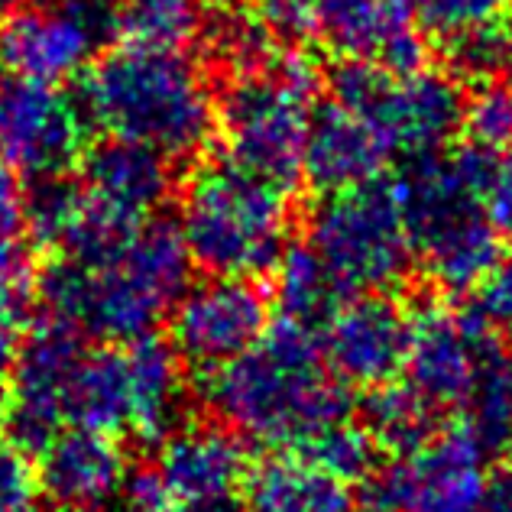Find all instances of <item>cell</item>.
Masks as SVG:
<instances>
[{"instance_id": "6da1fadb", "label": "cell", "mask_w": 512, "mask_h": 512, "mask_svg": "<svg viewBox=\"0 0 512 512\" xmlns=\"http://www.w3.org/2000/svg\"><path fill=\"white\" fill-rule=\"evenodd\" d=\"M192 256L182 231L146 221L91 253H59L39 273L52 318L107 344L150 338L188 289Z\"/></svg>"}, {"instance_id": "7a4b0ae2", "label": "cell", "mask_w": 512, "mask_h": 512, "mask_svg": "<svg viewBox=\"0 0 512 512\" xmlns=\"http://www.w3.org/2000/svg\"><path fill=\"white\" fill-rule=\"evenodd\" d=\"M205 396L227 428L260 444L302 448L344 422L350 402L315 328L282 318L247 354L208 373Z\"/></svg>"}, {"instance_id": "3957f363", "label": "cell", "mask_w": 512, "mask_h": 512, "mask_svg": "<svg viewBox=\"0 0 512 512\" xmlns=\"http://www.w3.org/2000/svg\"><path fill=\"white\" fill-rule=\"evenodd\" d=\"M82 101L94 127L166 159L195 156L218 127L208 78L179 49L127 43L107 52L85 72Z\"/></svg>"}, {"instance_id": "277c9868", "label": "cell", "mask_w": 512, "mask_h": 512, "mask_svg": "<svg viewBox=\"0 0 512 512\" xmlns=\"http://www.w3.org/2000/svg\"><path fill=\"white\" fill-rule=\"evenodd\" d=\"M496 153L467 146L415 159L396 192L415 256L441 289H480L503 263V231L487 211Z\"/></svg>"}, {"instance_id": "5b68a950", "label": "cell", "mask_w": 512, "mask_h": 512, "mask_svg": "<svg viewBox=\"0 0 512 512\" xmlns=\"http://www.w3.org/2000/svg\"><path fill=\"white\" fill-rule=\"evenodd\" d=\"M179 231L192 263L211 276H260L289 250L286 185L214 159L185 182Z\"/></svg>"}, {"instance_id": "8992f818", "label": "cell", "mask_w": 512, "mask_h": 512, "mask_svg": "<svg viewBox=\"0 0 512 512\" xmlns=\"http://www.w3.org/2000/svg\"><path fill=\"white\" fill-rule=\"evenodd\" d=\"M315 85L318 69L302 52H279L263 69L237 75L218 107L224 156L289 188L302 175Z\"/></svg>"}, {"instance_id": "52a82bcc", "label": "cell", "mask_w": 512, "mask_h": 512, "mask_svg": "<svg viewBox=\"0 0 512 512\" xmlns=\"http://www.w3.org/2000/svg\"><path fill=\"white\" fill-rule=\"evenodd\" d=\"M185 399L182 357L172 344L140 338L85 350L69 399V425L107 435L163 441L179 425Z\"/></svg>"}, {"instance_id": "ba28073f", "label": "cell", "mask_w": 512, "mask_h": 512, "mask_svg": "<svg viewBox=\"0 0 512 512\" xmlns=\"http://www.w3.org/2000/svg\"><path fill=\"white\" fill-rule=\"evenodd\" d=\"M334 101L367 124L386 153L422 159L441 153L464 127V94L454 78L412 69L393 72L373 62H347L334 72Z\"/></svg>"}, {"instance_id": "9c48e42d", "label": "cell", "mask_w": 512, "mask_h": 512, "mask_svg": "<svg viewBox=\"0 0 512 512\" xmlns=\"http://www.w3.org/2000/svg\"><path fill=\"white\" fill-rule=\"evenodd\" d=\"M308 247L350 292L399 286L415 250L396 185L373 179L325 195L308 224Z\"/></svg>"}, {"instance_id": "30bf717a", "label": "cell", "mask_w": 512, "mask_h": 512, "mask_svg": "<svg viewBox=\"0 0 512 512\" xmlns=\"http://www.w3.org/2000/svg\"><path fill=\"white\" fill-rule=\"evenodd\" d=\"M487 448L467 425L431 431L373 477L380 512H477L487 487Z\"/></svg>"}, {"instance_id": "8fae6325", "label": "cell", "mask_w": 512, "mask_h": 512, "mask_svg": "<svg viewBox=\"0 0 512 512\" xmlns=\"http://www.w3.org/2000/svg\"><path fill=\"white\" fill-rule=\"evenodd\" d=\"M111 26L117 30L104 0H36L0 23V69L10 78L62 85L88 72Z\"/></svg>"}, {"instance_id": "7c38bea8", "label": "cell", "mask_w": 512, "mask_h": 512, "mask_svg": "<svg viewBox=\"0 0 512 512\" xmlns=\"http://www.w3.org/2000/svg\"><path fill=\"white\" fill-rule=\"evenodd\" d=\"M91 120L59 85L4 75L0 82V159L23 175L59 179L85 163Z\"/></svg>"}, {"instance_id": "4fadbf2b", "label": "cell", "mask_w": 512, "mask_h": 512, "mask_svg": "<svg viewBox=\"0 0 512 512\" xmlns=\"http://www.w3.org/2000/svg\"><path fill=\"white\" fill-rule=\"evenodd\" d=\"M169 318L175 354L211 373L247 354L269 331V299L247 276H211L188 286Z\"/></svg>"}, {"instance_id": "5bb4252c", "label": "cell", "mask_w": 512, "mask_h": 512, "mask_svg": "<svg viewBox=\"0 0 512 512\" xmlns=\"http://www.w3.org/2000/svg\"><path fill=\"white\" fill-rule=\"evenodd\" d=\"M85 344L59 318H46L23 334L10 380V431L20 448L43 451L69 425V399Z\"/></svg>"}, {"instance_id": "9a60e30c", "label": "cell", "mask_w": 512, "mask_h": 512, "mask_svg": "<svg viewBox=\"0 0 512 512\" xmlns=\"http://www.w3.org/2000/svg\"><path fill=\"white\" fill-rule=\"evenodd\" d=\"M321 350L341 383L376 389L406 370L412 315L389 292H357L328 315Z\"/></svg>"}, {"instance_id": "2e32d148", "label": "cell", "mask_w": 512, "mask_h": 512, "mask_svg": "<svg viewBox=\"0 0 512 512\" xmlns=\"http://www.w3.org/2000/svg\"><path fill=\"white\" fill-rule=\"evenodd\" d=\"M500 347L496 328L483 315H464L444 305H428L412 318L409 383L441 409L464 406L483 363Z\"/></svg>"}, {"instance_id": "e0dca14e", "label": "cell", "mask_w": 512, "mask_h": 512, "mask_svg": "<svg viewBox=\"0 0 512 512\" xmlns=\"http://www.w3.org/2000/svg\"><path fill=\"white\" fill-rule=\"evenodd\" d=\"M156 477L179 509L237 500L247 487L250 461L234 428L211 422L175 425L159 441Z\"/></svg>"}, {"instance_id": "ac0fdd59", "label": "cell", "mask_w": 512, "mask_h": 512, "mask_svg": "<svg viewBox=\"0 0 512 512\" xmlns=\"http://www.w3.org/2000/svg\"><path fill=\"white\" fill-rule=\"evenodd\" d=\"M315 30L347 62H373L393 72L422 69L415 0H318Z\"/></svg>"}, {"instance_id": "d6986e66", "label": "cell", "mask_w": 512, "mask_h": 512, "mask_svg": "<svg viewBox=\"0 0 512 512\" xmlns=\"http://www.w3.org/2000/svg\"><path fill=\"white\" fill-rule=\"evenodd\" d=\"M39 483L49 500L65 509H101L124 493L130 480L127 451L117 435L65 425L39 451Z\"/></svg>"}, {"instance_id": "ffe728a7", "label": "cell", "mask_w": 512, "mask_h": 512, "mask_svg": "<svg viewBox=\"0 0 512 512\" xmlns=\"http://www.w3.org/2000/svg\"><path fill=\"white\" fill-rule=\"evenodd\" d=\"M85 192L117 231H137L153 221L172 192L169 159L156 150L111 140L85 156Z\"/></svg>"}, {"instance_id": "44dd1931", "label": "cell", "mask_w": 512, "mask_h": 512, "mask_svg": "<svg viewBox=\"0 0 512 512\" xmlns=\"http://www.w3.org/2000/svg\"><path fill=\"white\" fill-rule=\"evenodd\" d=\"M386 156L389 153L380 137L354 111L331 101L328 107H318L312 117L302 175L321 195H334L344 188L373 182Z\"/></svg>"}, {"instance_id": "7402d4cb", "label": "cell", "mask_w": 512, "mask_h": 512, "mask_svg": "<svg viewBox=\"0 0 512 512\" xmlns=\"http://www.w3.org/2000/svg\"><path fill=\"white\" fill-rule=\"evenodd\" d=\"M244 506L247 512H350L354 496L347 480L305 454H273L250 470Z\"/></svg>"}, {"instance_id": "603a6c76", "label": "cell", "mask_w": 512, "mask_h": 512, "mask_svg": "<svg viewBox=\"0 0 512 512\" xmlns=\"http://www.w3.org/2000/svg\"><path fill=\"white\" fill-rule=\"evenodd\" d=\"M344 286L331 269L321 263L312 247H289L276 263V299L282 318L299 321L308 328H321L328 315L344 302Z\"/></svg>"}, {"instance_id": "cb8c5ba5", "label": "cell", "mask_w": 512, "mask_h": 512, "mask_svg": "<svg viewBox=\"0 0 512 512\" xmlns=\"http://www.w3.org/2000/svg\"><path fill=\"white\" fill-rule=\"evenodd\" d=\"M438 409L415 389L412 383H383L370 389L367 409H363V428L373 441L389 451H409L435 431Z\"/></svg>"}, {"instance_id": "d4e9b609", "label": "cell", "mask_w": 512, "mask_h": 512, "mask_svg": "<svg viewBox=\"0 0 512 512\" xmlns=\"http://www.w3.org/2000/svg\"><path fill=\"white\" fill-rule=\"evenodd\" d=\"M464 409L470 415L467 428L483 441V448H512V354L503 347H496L483 363Z\"/></svg>"}, {"instance_id": "484cf974", "label": "cell", "mask_w": 512, "mask_h": 512, "mask_svg": "<svg viewBox=\"0 0 512 512\" xmlns=\"http://www.w3.org/2000/svg\"><path fill=\"white\" fill-rule=\"evenodd\" d=\"M114 23L127 43L179 49L198 33L201 0H120Z\"/></svg>"}, {"instance_id": "4316f807", "label": "cell", "mask_w": 512, "mask_h": 512, "mask_svg": "<svg viewBox=\"0 0 512 512\" xmlns=\"http://www.w3.org/2000/svg\"><path fill=\"white\" fill-rule=\"evenodd\" d=\"M376 448L373 435L363 425H354L350 419L331 425L325 431H318L312 441H305L299 454H305L308 461H315L318 467H325L328 474L341 480H363L373 474Z\"/></svg>"}, {"instance_id": "83f0119b", "label": "cell", "mask_w": 512, "mask_h": 512, "mask_svg": "<svg viewBox=\"0 0 512 512\" xmlns=\"http://www.w3.org/2000/svg\"><path fill=\"white\" fill-rule=\"evenodd\" d=\"M454 75L467 82L493 85L512 72V23L500 20L483 26L477 33H467L444 46Z\"/></svg>"}, {"instance_id": "f1b7e54d", "label": "cell", "mask_w": 512, "mask_h": 512, "mask_svg": "<svg viewBox=\"0 0 512 512\" xmlns=\"http://www.w3.org/2000/svg\"><path fill=\"white\" fill-rule=\"evenodd\" d=\"M512 0H415L419 26L441 46L506 20Z\"/></svg>"}, {"instance_id": "f546056e", "label": "cell", "mask_w": 512, "mask_h": 512, "mask_svg": "<svg viewBox=\"0 0 512 512\" xmlns=\"http://www.w3.org/2000/svg\"><path fill=\"white\" fill-rule=\"evenodd\" d=\"M470 146L487 153H503L512 146V91L500 82L483 85L464 104V127Z\"/></svg>"}, {"instance_id": "4dcf8cb0", "label": "cell", "mask_w": 512, "mask_h": 512, "mask_svg": "<svg viewBox=\"0 0 512 512\" xmlns=\"http://www.w3.org/2000/svg\"><path fill=\"white\" fill-rule=\"evenodd\" d=\"M39 470L17 448H0V512H39L43 503Z\"/></svg>"}, {"instance_id": "1f68e13d", "label": "cell", "mask_w": 512, "mask_h": 512, "mask_svg": "<svg viewBox=\"0 0 512 512\" xmlns=\"http://www.w3.org/2000/svg\"><path fill=\"white\" fill-rule=\"evenodd\" d=\"M256 17L279 43H299L318 26V0H256Z\"/></svg>"}, {"instance_id": "d6a6232c", "label": "cell", "mask_w": 512, "mask_h": 512, "mask_svg": "<svg viewBox=\"0 0 512 512\" xmlns=\"http://www.w3.org/2000/svg\"><path fill=\"white\" fill-rule=\"evenodd\" d=\"M33 282H39L36 276V263H33V253L23 240L13 234V237H0V289L7 292H17V295H30Z\"/></svg>"}, {"instance_id": "836d02e7", "label": "cell", "mask_w": 512, "mask_h": 512, "mask_svg": "<svg viewBox=\"0 0 512 512\" xmlns=\"http://www.w3.org/2000/svg\"><path fill=\"white\" fill-rule=\"evenodd\" d=\"M23 305L26 299L17 292L0 289V373L13 367L23 344Z\"/></svg>"}, {"instance_id": "e575fe53", "label": "cell", "mask_w": 512, "mask_h": 512, "mask_svg": "<svg viewBox=\"0 0 512 512\" xmlns=\"http://www.w3.org/2000/svg\"><path fill=\"white\" fill-rule=\"evenodd\" d=\"M26 198L20 172L0 159V237H13L26 224Z\"/></svg>"}, {"instance_id": "d590c367", "label": "cell", "mask_w": 512, "mask_h": 512, "mask_svg": "<svg viewBox=\"0 0 512 512\" xmlns=\"http://www.w3.org/2000/svg\"><path fill=\"white\" fill-rule=\"evenodd\" d=\"M487 211L503 237H512V156H496L487 182Z\"/></svg>"}, {"instance_id": "8d00e7d4", "label": "cell", "mask_w": 512, "mask_h": 512, "mask_svg": "<svg viewBox=\"0 0 512 512\" xmlns=\"http://www.w3.org/2000/svg\"><path fill=\"white\" fill-rule=\"evenodd\" d=\"M477 512H512V461L490 470Z\"/></svg>"}, {"instance_id": "74e56055", "label": "cell", "mask_w": 512, "mask_h": 512, "mask_svg": "<svg viewBox=\"0 0 512 512\" xmlns=\"http://www.w3.org/2000/svg\"><path fill=\"white\" fill-rule=\"evenodd\" d=\"M10 431V389L0 383V441Z\"/></svg>"}, {"instance_id": "f35d334b", "label": "cell", "mask_w": 512, "mask_h": 512, "mask_svg": "<svg viewBox=\"0 0 512 512\" xmlns=\"http://www.w3.org/2000/svg\"><path fill=\"white\" fill-rule=\"evenodd\" d=\"M36 0H0V23H4L10 13H17L20 7H30Z\"/></svg>"}, {"instance_id": "ab89813d", "label": "cell", "mask_w": 512, "mask_h": 512, "mask_svg": "<svg viewBox=\"0 0 512 512\" xmlns=\"http://www.w3.org/2000/svg\"><path fill=\"white\" fill-rule=\"evenodd\" d=\"M65 512H88V509H65Z\"/></svg>"}, {"instance_id": "60d3db41", "label": "cell", "mask_w": 512, "mask_h": 512, "mask_svg": "<svg viewBox=\"0 0 512 512\" xmlns=\"http://www.w3.org/2000/svg\"><path fill=\"white\" fill-rule=\"evenodd\" d=\"M169 512H182V509H179V506H175V509H169Z\"/></svg>"}]
</instances>
